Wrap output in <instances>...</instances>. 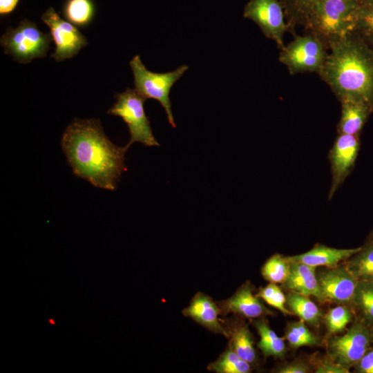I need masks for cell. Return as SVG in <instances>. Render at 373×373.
<instances>
[{
    "label": "cell",
    "mask_w": 373,
    "mask_h": 373,
    "mask_svg": "<svg viewBox=\"0 0 373 373\" xmlns=\"http://www.w3.org/2000/svg\"><path fill=\"white\" fill-rule=\"evenodd\" d=\"M135 90L143 97L158 101L165 111L169 124L175 128V123L171 109L170 92L173 86L188 70L183 64L174 70L166 73H155L149 70L142 63L140 57L135 55L130 61Z\"/></svg>",
    "instance_id": "obj_4"
},
{
    "label": "cell",
    "mask_w": 373,
    "mask_h": 373,
    "mask_svg": "<svg viewBox=\"0 0 373 373\" xmlns=\"http://www.w3.org/2000/svg\"><path fill=\"white\" fill-rule=\"evenodd\" d=\"M61 147L73 173L94 186L114 191L124 171L129 148L114 144L97 119H75L65 129Z\"/></svg>",
    "instance_id": "obj_1"
},
{
    "label": "cell",
    "mask_w": 373,
    "mask_h": 373,
    "mask_svg": "<svg viewBox=\"0 0 373 373\" xmlns=\"http://www.w3.org/2000/svg\"><path fill=\"white\" fill-rule=\"evenodd\" d=\"M372 336H373V334H372Z\"/></svg>",
    "instance_id": "obj_38"
},
{
    "label": "cell",
    "mask_w": 373,
    "mask_h": 373,
    "mask_svg": "<svg viewBox=\"0 0 373 373\" xmlns=\"http://www.w3.org/2000/svg\"><path fill=\"white\" fill-rule=\"evenodd\" d=\"M369 238H372L373 240V230L372 231Z\"/></svg>",
    "instance_id": "obj_36"
},
{
    "label": "cell",
    "mask_w": 373,
    "mask_h": 373,
    "mask_svg": "<svg viewBox=\"0 0 373 373\" xmlns=\"http://www.w3.org/2000/svg\"><path fill=\"white\" fill-rule=\"evenodd\" d=\"M283 10L278 0H249L245 6L243 16L256 23L266 37L283 48L286 30Z\"/></svg>",
    "instance_id": "obj_10"
},
{
    "label": "cell",
    "mask_w": 373,
    "mask_h": 373,
    "mask_svg": "<svg viewBox=\"0 0 373 373\" xmlns=\"http://www.w3.org/2000/svg\"><path fill=\"white\" fill-rule=\"evenodd\" d=\"M291 267L289 257L275 254L269 258L261 268L262 277L271 283H284L287 280Z\"/></svg>",
    "instance_id": "obj_24"
},
{
    "label": "cell",
    "mask_w": 373,
    "mask_h": 373,
    "mask_svg": "<svg viewBox=\"0 0 373 373\" xmlns=\"http://www.w3.org/2000/svg\"><path fill=\"white\" fill-rule=\"evenodd\" d=\"M372 42H373V39H372Z\"/></svg>",
    "instance_id": "obj_37"
},
{
    "label": "cell",
    "mask_w": 373,
    "mask_h": 373,
    "mask_svg": "<svg viewBox=\"0 0 373 373\" xmlns=\"http://www.w3.org/2000/svg\"><path fill=\"white\" fill-rule=\"evenodd\" d=\"M51 39L50 34L41 32L34 22L24 19L17 28H8L0 43L6 54L11 55L21 64H28L46 55Z\"/></svg>",
    "instance_id": "obj_5"
},
{
    "label": "cell",
    "mask_w": 373,
    "mask_h": 373,
    "mask_svg": "<svg viewBox=\"0 0 373 373\" xmlns=\"http://www.w3.org/2000/svg\"><path fill=\"white\" fill-rule=\"evenodd\" d=\"M292 19L306 22L314 7L321 0H278Z\"/></svg>",
    "instance_id": "obj_29"
},
{
    "label": "cell",
    "mask_w": 373,
    "mask_h": 373,
    "mask_svg": "<svg viewBox=\"0 0 373 373\" xmlns=\"http://www.w3.org/2000/svg\"><path fill=\"white\" fill-rule=\"evenodd\" d=\"M184 316L195 321L209 331L228 338L224 321L220 318L221 309L217 303L208 295L198 292L191 298L189 305L182 310Z\"/></svg>",
    "instance_id": "obj_13"
},
{
    "label": "cell",
    "mask_w": 373,
    "mask_h": 373,
    "mask_svg": "<svg viewBox=\"0 0 373 373\" xmlns=\"http://www.w3.org/2000/svg\"><path fill=\"white\" fill-rule=\"evenodd\" d=\"M361 247L352 249H337L317 244L309 251L289 258L307 265L318 267L337 266L358 252Z\"/></svg>",
    "instance_id": "obj_16"
},
{
    "label": "cell",
    "mask_w": 373,
    "mask_h": 373,
    "mask_svg": "<svg viewBox=\"0 0 373 373\" xmlns=\"http://www.w3.org/2000/svg\"><path fill=\"white\" fill-rule=\"evenodd\" d=\"M62 12L66 21L75 26L84 27L93 21L95 7L93 0H66Z\"/></svg>",
    "instance_id": "obj_21"
},
{
    "label": "cell",
    "mask_w": 373,
    "mask_h": 373,
    "mask_svg": "<svg viewBox=\"0 0 373 373\" xmlns=\"http://www.w3.org/2000/svg\"><path fill=\"white\" fill-rule=\"evenodd\" d=\"M359 149L358 135L339 134L336 137L328 155L332 173L329 200L353 170Z\"/></svg>",
    "instance_id": "obj_11"
},
{
    "label": "cell",
    "mask_w": 373,
    "mask_h": 373,
    "mask_svg": "<svg viewBox=\"0 0 373 373\" xmlns=\"http://www.w3.org/2000/svg\"><path fill=\"white\" fill-rule=\"evenodd\" d=\"M41 19L48 26L55 44V50L51 57L57 61L73 57L87 45L84 35L75 26L63 19L53 8H48Z\"/></svg>",
    "instance_id": "obj_9"
},
{
    "label": "cell",
    "mask_w": 373,
    "mask_h": 373,
    "mask_svg": "<svg viewBox=\"0 0 373 373\" xmlns=\"http://www.w3.org/2000/svg\"><path fill=\"white\" fill-rule=\"evenodd\" d=\"M229 338L230 347L241 358L250 364L256 359L252 335L246 325L224 321Z\"/></svg>",
    "instance_id": "obj_18"
},
{
    "label": "cell",
    "mask_w": 373,
    "mask_h": 373,
    "mask_svg": "<svg viewBox=\"0 0 373 373\" xmlns=\"http://www.w3.org/2000/svg\"><path fill=\"white\" fill-rule=\"evenodd\" d=\"M256 296L284 314H291L285 307L286 297L284 293L276 284L269 283L260 288Z\"/></svg>",
    "instance_id": "obj_27"
},
{
    "label": "cell",
    "mask_w": 373,
    "mask_h": 373,
    "mask_svg": "<svg viewBox=\"0 0 373 373\" xmlns=\"http://www.w3.org/2000/svg\"><path fill=\"white\" fill-rule=\"evenodd\" d=\"M356 365L358 372L373 373V350L367 352Z\"/></svg>",
    "instance_id": "obj_33"
},
{
    "label": "cell",
    "mask_w": 373,
    "mask_h": 373,
    "mask_svg": "<svg viewBox=\"0 0 373 373\" xmlns=\"http://www.w3.org/2000/svg\"><path fill=\"white\" fill-rule=\"evenodd\" d=\"M318 73L338 98H353L373 111V56L351 33L329 44Z\"/></svg>",
    "instance_id": "obj_2"
},
{
    "label": "cell",
    "mask_w": 373,
    "mask_h": 373,
    "mask_svg": "<svg viewBox=\"0 0 373 373\" xmlns=\"http://www.w3.org/2000/svg\"><path fill=\"white\" fill-rule=\"evenodd\" d=\"M286 304L293 314L308 324L316 325L322 316L316 305L305 295L290 292L286 297Z\"/></svg>",
    "instance_id": "obj_22"
},
{
    "label": "cell",
    "mask_w": 373,
    "mask_h": 373,
    "mask_svg": "<svg viewBox=\"0 0 373 373\" xmlns=\"http://www.w3.org/2000/svg\"><path fill=\"white\" fill-rule=\"evenodd\" d=\"M352 303L361 313L365 321L373 324V283L358 281Z\"/></svg>",
    "instance_id": "obj_25"
},
{
    "label": "cell",
    "mask_w": 373,
    "mask_h": 373,
    "mask_svg": "<svg viewBox=\"0 0 373 373\" xmlns=\"http://www.w3.org/2000/svg\"><path fill=\"white\" fill-rule=\"evenodd\" d=\"M341 103V116L338 124V134L358 135L369 115L373 111L363 101L344 98Z\"/></svg>",
    "instance_id": "obj_17"
},
{
    "label": "cell",
    "mask_w": 373,
    "mask_h": 373,
    "mask_svg": "<svg viewBox=\"0 0 373 373\" xmlns=\"http://www.w3.org/2000/svg\"><path fill=\"white\" fill-rule=\"evenodd\" d=\"M358 6L356 0H321L314 7L305 23L315 36L329 44L355 30Z\"/></svg>",
    "instance_id": "obj_3"
},
{
    "label": "cell",
    "mask_w": 373,
    "mask_h": 373,
    "mask_svg": "<svg viewBox=\"0 0 373 373\" xmlns=\"http://www.w3.org/2000/svg\"><path fill=\"white\" fill-rule=\"evenodd\" d=\"M344 266L358 281L373 283V240L369 238L358 252L344 261Z\"/></svg>",
    "instance_id": "obj_19"
},
{
    "label": "cell",
    "mask_w": 373,
    "mask_h": 373,
    "mask_svg": "<svg viewBox=\"0 0 373 373\" xmlns=\"http://www.w3.org/2000/svg\"><path fill=\"white\" fill-rule=\"evenodd\" d=\"M316 275L324 302L352 303L358 281L344 265L323 267Z\"/></svg>",
    "instance_id": "obj_12"
},
{
    "label": "cell",
    "mask_w": 373,
    "mask_h": 373,
    "mask_svg": "<svg viewBox=\"0 0 373 373\" xmlns=\"http://www.w3.org/2000/svg\"><path fill=\"white\" fill-rule=\"evenodd\" d=\"M285 338L289 345L294 348L312 346L318 343V338L310 332L302 320L287 325Z\"/></svg>",
    "instance_id": "obj_26"
},
{
    "label": "cell",
    "mask_w": 373,
    "mask_h": 373,
    "mask_svg": "<svg viewBox=\"0 0 373 373\" xmlns=\"http://www.w3.org/2000/svg\"><path fill=\"white\" fill-rule=\"evenodd\" d=\"M352 320V313L345 306H336L330 309L326 314L325 321L330 333L343 331Z\"/></svg>",
    "instance_id": "obj_28"
},
{
    "label": "cell",
    "mask_w": 373,
    "mask_h": 373,
    "mask_svg": "<svg viewBox=\"0 0 373 373\" xmlns=\"http://www.w3.org/2000/svg\"><path fill=\"white\" fill-rule=\"evenodd\" d=\"M222 316L233 314L247 318H258L271 312L264 305L260 298L253 293V287L245 283L227 299L217 302Z\"/></svg>",
    "instance_id": "obj_14"
},
{
    "label": "cell",
    "mask_w": 373,
    "mask_h": 373,
    "mask_svg": "<svg viewBox=\"0 0 373 373\" xmlns=\"http://www.w3.org/2000/svg\"><path fill=\"white\" fill-rule=\"evenodd\" d=\"M289 274L283 284L285 289L324 302L316 275V267L292 260Z\"/></svg>",
    "instance_id": "obj_15"
},
{
    "label": "cell",
    "mask_w": 373,
    "mask_h": 373,
    "mask_svg": "<svg viewBox=\"0 0 373 373\" xmlns=\"http://www.w3.org/2000/svg\"><path fill=\"white\" fill-rule=\"evenodd\" d=\"M356 28H361L373 35V6H358L355 17Z\"/></svg>",
    "instance_id": "obj_30"
},
{
    "label": "cell",
    "mask_w": 373,
    "mask_h": 373,
    "mask_svg": "<svg viewBox=\"0 0 373 373\" xmlns=\"http://www.w3.org/2000/svg\"><path fill=\"white\" fill-rule=\"evenodd\" d=\"M316 373H347L349 370L335 363L332 359L325 360L317 365Z\"/></svg>",
    "instance_id": "obj_31"
},
{
    "label": "cell",
    "mask_w": 373,
    "mask_h": 373,
    "mask_svg": "<svg viewBox=\"0 0 373 373\" xmlns=\"http://www.w3.org/2000/svg\"><path fill=\"white\" fill-rule=\"evenodd\" d=\"M326 56L323 42L313 35L297 37L281 48L279 59L291 74L319 73Z\"/></svg>",
    "instance_id": "obj_7"
},
{
    "label": "cell",
    "mask_w": 373,
    "mask_h": 373,
    "mask_svg": "<svg viewBox=\"0 0 373 373\" xmlns=\"http://www.w3.org/2000/svg\"><path fill=\"white\" fill-rule=\"evenodd\" d=\"M115 99L116 102L108 113L120 117L126 124L130 134V140L126 145L129 147L132 144L139 142L146 146H159L144 111L146 99L135 89L129 88L117 94Z\"/></svg>",
    "instance_id": "obj_6"
},
{
    "label": "cell",
    "mask_w": 373,
    "mask_h": 373,
    "mask_svg": "<svg viewBox=\"0 0 373 373\" xmlns=\"http://www.w3.org/2000/svg\"><path fill=\"white\" fill-rule=\"evenodd\" d=\"M371 337L370 331L364 324L354 323L346 333L329 341L331 359L348 370L367 353Z\"/></svg>",
    "instance_id": "obj_8"
},
{
    "label": "cell",
    "mask_w": 373,
    "mask_h": 373,
    "mask_svg": "<svg viewBox=\"0 0 373 373\" xmlns=\"http://www.w3.org/2000/svg\"><path fill=\"white\" fill-rule=\"evenodd\" d=\"M360 6H373V0H356Z\"/></svg>",
    "instance_id": "obj_35"
},
{
    "label": "cell",
    "mask_w": 373,
    "mask_h": 373,
    "mask_svg": "<svg viewBox=\"0 0 373 373\" xmlns=\"http://www.w3.org/2000/svg\"><path fill=\"white\" fill-rule=\"evenodd\" d=\"M207 369L216 373H248L250 363L241 358L230 347L223 352Z\"/></svg>",
    "instance_id": "obj_23"
},
{
    "label": "cell",
    "mask_w": 373,
    "mask_h": 373,
    "mask_svg": "<svg viewBox=\"0 0 373 373\" xmlns=\"http://www.w3.org/2000/svg\"><path fill=\"white\" fill-rule=\"evenodd\" d=\"M276 372L279 373H306L309 372V369L305 363L295 361L281 366Z\"/></svg>",
    "instance_id": "obj_32"
},
{
    "label": "cell",
    "mask_w": 373,
    "mask_h": 373,
    "mask_svg": "<svg viewBox=\"0 0 373 373\" xmlns=\"http://www.w3.org/2000/svg\"><path fill=\"white\" fill-rule=\"evenodd\" d=\"M20 0H0L1 16L12 13L17 7Z\"/></svg>",
    "instance_id": "obj_34"
},
{
    "label": "cell",
    "mask_w": 373,
    "mask_h": 373,
    "mask_svg": "<svg viewBox=\"0 0 373 373\" xmlns=\"http://www.w3.org/2000/svg\"><path fill=\"white\" fill-rule=\"evenodd\" d=\"M254 326L260 336L257 344L265 356L282 357L285 352L284 339L278 336L265 320H258Z\"/></svg>",
    "instance_id": "obj_20"
}]
</instances>
